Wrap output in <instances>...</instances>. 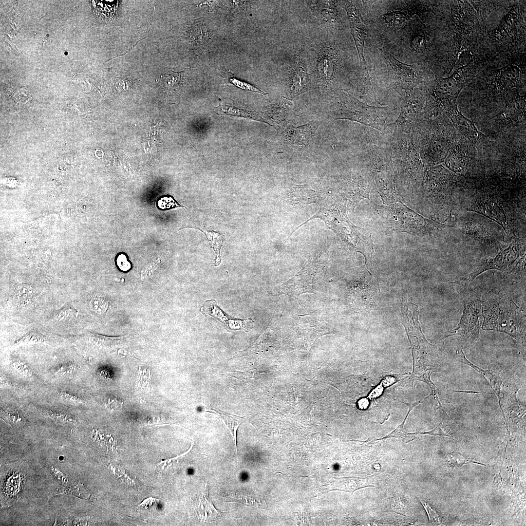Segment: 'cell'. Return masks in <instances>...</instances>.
<instances>
[{
  "label": "cell",
  "mask_w": 526,
  "mask_h": 526,
  "mask_svg": "<svg viewBox=\"0 0 526 526\" xmlns=\"http://www.w3.org/2000/svg\"><path fill=\"white\" fill-rule=\"evenodd\" d=\"M346 202L344 199L335 198L324 195L319 203V211L297 227L294 232L310 220L320 218L343 241L356 251L361 253L365 259L364 266L368 269H371L373 267L372 256L374 253L372 235H363L359 231L360 228L349 220L346 213Z\"/></svg>",
  "instance_id": "6da1fadb"
},
{
  "label": "cell",
  "mask_w": 526,
  "mask_h": 526,
  "mask_svg": "<svg viewBox=\"0 0 526 526\" xmlns=\"http://www.w3.org/2000/svg\"><path fill=\"white\" fill-rule=\"evenodd\" d=\"M484 330L505 333L526 343V315L507 295L491 294L482 301Z\"/></svg>",
  "instance_id": "7a4b0ae2"
},
{
  "label": "cell",
  "mask_w": 526,
  "mask_h": 526,
  "mask_svg": "<svg viewBox=\"0 0 526 526\" xmlns=\"http://www.w3.org/2000/svg\"><path fill=\"white\" fill-rule=\"evenodd\" d=\"M374 205L384 222L395 231L423 237L447 233L455 229L451 225L423 217L401 201L391 205Z\"/></svg>",
  "instance_id": "3957f363"
},
{
  "label": "cell",
  "mask_w": 526,
  "mask_h": 526,
  "mask_svg": "<svg viewBox=\"0 0 526 526\" xmlns=\"http://www.w3.org/2000/svg\"><path fill=\"white\" fill-rule=\"evenodd\" d=\"M418 306L405 303L401 308V320L410 342L413 359L412 378L421 376L433 366L439 357L436 344L429 343L423 334L418 320Z\"/></svg>",
  "instance_id": "277c9868"
},
{
  "label": "cell",
  "mask_w": 526,
  "mask_h": 526,
  "mask_svg": "<svg viewBox=\"0 0 526 526\" xmlns=\"http://www.w3.org/2000/svg\"><path fill=\"white\" fill-rule=\"evenodd\" d=\"M452 226L472 237L485 248H502L507 237L499 224L482 214L471 211H461L456 216Z\"/></svg>",
  "instance_id": "5b68a950"
},
{
  "label": "cell",
  "mask_w": 526,
  "mask_h": 526,
  "mask_svg": "<svg viewBox=\"0 0 526 526\" xmlns=\"http://www.w3.org/2000/svg\"><path fill=\"white\" fill-rule=\"evenodd\" d=\"M526 239L512 240L507 247L501 249L495 257L483 260L470 273L457 282L466 284L474 280L481 273L489 270H497L508 274L525 270Z\"/></svg>",
  "instance_id": "8992f818"
},
{
  "label": "cell",
  "mask_w": 526,
  "mask_h": 526,
  "mask_svg": "<svg viewBox=\"0 0 526 526\" xmlns=\"http://www.w3.org/2000/svg\"><path fill=\"white\" fill-rule=\"evenodd\" d=\"M474 59L462 66L451 75L436 80L430 92V103L434 111L445 109L456 103L461 91L470 81L472 74Z\"/></svg>",
  "instance_id": "52a82bcc"
},
{
  "label": "cell",
  "mask_w": 526,
  "mask_h": 526,
  "mask_svg": "<svg viewBox=\"0 0 526 526\" xmlns=\"http://www.w3.org/2000/svg\"><path fill=\"white\" fill-rule=\"evenodd\" d=\"M325 272L323 265L307 262L293 277L278 287V292L297 299L304 293H316L324 283Z\"/></svg>",
  "instance_id": "ba28073f"
},
{
  "label": "cell",
  "mask_w": 526,
  "mask_h": 526,
  "mask_svg": "<svg viewBox=\"0 0 526 526\" xmlns=\"http://www.w3.org/2000/svg\"><path fill=\"white\" fill-rule=\"evenodd\" d=\"M451 16L455 27L454 50L452 60L453 66L458 55L465 49L473 32L475 11L467 1H453L451 5Z\"/></svg>",
  "instance_id": "9c48e42d"
},
{
  "label": "cell",
  "mask_w": 526,
  "mask_h": 526,
  "mask_svg": "<svg viewBox=\"0 0 526 526\" xmlns=\"http://www.w3.org/2000/svg\"><path fill=\"white\" fill-rule=\"evenodd\" d=\"M462 315L457 326L448 336L460 335L470 340H476L483 322L482 300L478 296L471 295L465 297L462 301Z\"/></svg>",
  "instance_id": "30bf717a"
},
{
  "label": "cell",
  "mask_w": 526,
  "mask_h": 526,
  "mask_svg": "<svg viewBox=\"0 0 526 526\" xmlns=\"http://www.w3.org/2000/svg\"><path fill=\"white\" fill-rule=\"evenodd\" d=\"M345 8L349 20L351 34L359 58L363 82L368 93L373 98H375L376 95L370 81L368 69L363 53L364 42L368 36L367 29L362 21L358 10L352 3L348 1L346 3Z\"/></svg>",
  "instance_id": "8fae6325"
},
{
  "label": "cell",
  "mask_w": 526,
  "mask_h": 526,
  "mask_svg": "<svg viewBox=\"0 0 526 526\" xmlns=\"http://www.w3.org/2000/svg\"><path fill=\"white\" fill-rule=\"evenodd\" d=\"M391 84L398 91L411 90L421 79L413 65L401 62L391 54L382 51Z\"/></svg>",
  "instance_id": "7c38bea8"
},
{
  "label": "cell",
  "mask_w": 526,
  "mask_h": 526,
  "mask_svg": "<svg viewBox=\"0 0 526 526\" xmlns=\"http://www.w3.org/2000/svg\"><path fill=\"white\" fill-rule=\"evenodd\" d=\"M525 22L518 8L512 7L500 23L492 31V36L498 41L515 42L517 39L525 38Z\"/></svg>",
  "instance_id": "4fadbf2b"
},
{
  "label": "cell",
  "mask_w": 526,
  "mask_h": 526,
  "mask_svg": "<svg viewBox=\"0 0 526 526\" xmlns=\"http://www.w3.org/2000/svg\"><path fill=\"white\" fill-rule=\"evenodd\" d=\"M444 110L454 127L469 140L471 142H477L484 136V134L477 129L474 123L458 110L456 103L451 105Z\"/></svg>",
  "instance_id": "5bb4252c"
},
{
  "label": "cell",
  "mask_w": 526,
  "mask_h": 526,
  "mask_svg": "<svg viewBox=\"0 0 526 526\" xmlns=\"http://www.w3.org/2000/svg\"><path fill=\"white\" fill-rule=\"evenodd\" d=\"M451 150L450 143L443 138L432 139L424 149L425 160L430 167L445 161Z\"/></svg>",
  "instance_id": "9a60e30c"
},
{
  "label": "cell",
  "mask_w": 526,
  "mask_h": 526,
  "mask_svg": "<svg viewBox=\"0 0 526 526\" xmlns=\"http://www.w3.org/2000/svg\"><path fill=\"white\" fill-rule=\"evenodd\" d=\"M456 356L458 360L466 364L480 373L481 375L484 377L486 381L489 384L492 390L494 392L496 396H497L499 405L502 409V407L500 403V388L501 385L502 383V380L499 375H497L496 373L488 370H484L477 366L475 364L471 363L465 357V354L461 348H459L456 351Z\"/></svg>",
  "instance_id": "2e32d148"
},
{
  "label": "cell",
  "mask_w": 526,
  "mask_h": 526,
  "mask_svg": "<svg viewBox=\"0 0 526 526\" xmlns=\"http://www.w3.org/2000/svg\"><path fill=\"white\" fill-rule=\"evenodd\" d=\"M220 512L212 504L209 496V488L206 484L205 490L197 508L199 518L203 522H211L218 518Z\"/></svg>",
  "instance_id": "e0dca14e"
},
{
  "label": "cell",
  "mask_w": 526,
  "mask_h": 526,
  "mask_svg": "<svg viewBox=\"0 0 526 526\" xmlns=\"http://www.w3.org/2000/svg\"><path fill=\"white\" fill-rule=\"evenodd\" d=\"M324 194L320 192L305 188L304 186H296L288 196L290 202L297 204H309L319 203Z\"/></svg>",
  "instance_id": "ac0fdd59"
},
{
  "label": "cell",
  "mask_w": 526,
  "mask_h": 526,
  "mask_svg": "<svg viewBox=\"0 0 526 526\" xmlns=\"http://www.w3.org/2000/svg\"><path fill=\"white\" fill-rule=\"evenodd\" d=\"M286 137L291 144L297 146H306L312 139L314 133L311 125L288 129Z\"/></svg>",
  "instance_id": "d6986e66"
},
{
  "label": "cell",
  "mask_w": 526,
  "mask_h": 526,
  "mask_svg": "<svg viewBox=\"0 0 526 526\" xmlns=\"http://www.w3.org/2000/svg\"><path fill=\"white\" fill-rule=\"evenodd\" d=\"M520 70L515 65H509L499 70L491 79L497 85L503 87L512 86L520 79Z\"/></svg>",
  "instance_id": "ffe728a7"
},
{
  "label": "cell",
  "mask_w": 526,
  "mask_h": 526,
  "mask_svg": "<svg viewBox=\"0 0 526 526\" xmlns=\"http://www.w3.org/2000/svg\"><path fill=\"white\" fill-rule=\"evenodd\" d=\"M206 409L207 412H209L218 415L222 419L225 427L230 432V434L234 439L236 453H237L236 442L237 431L238 427L242 424L243 421V418L212 408H206Z\"/></svg>",
  "instance_id": "44dd1931"
},
{
  "label": "cell",
  "mask_w": 526,
  "mask_h": 526,
  "mask_svg": "<svg viewBox=\"0 0 526 526\" xmlns=\"http://www.w3.org/2000/svg\"><path fill=\"white\" fill-rule=\"evenodd\" d=\"M421 402V401H419L413 403H406V404H407L409 407V409L408 412L407 414L403 420V422L394 431L392 432L391 433H389L388 434L384 436L382 438L379 439H376V440L385 439L389 438H396L405 443H408L415 439V435L419 434V432L415 433L408 432L405 430L404 428V425L411 411L413 408V407H414L415 406H416Z\"/></svg>",
  "instance_id": "7402d4cb"
},
{
  "label": "cell",
  "mask_w": 526,
  "mask_h": 526,
  "mask_svg": "<svg viewBox=\"0 0 526 526\" xmlns=\"http://www.w3.org/2000/svg\"><path fill=\"white\" fill-rule=\"evenodd\" d=\"M447 169L455 174L464 175L466 171V164L462 156L453 149L450 150L445 160Z\"/></svg>",
  "instance_id": "603a6c76"
},
{
  "label": "cell",
  "mask_w": 526,
  "mask_h": 526,
  "mask_svg": "<svg viewBox=\"0 0 526 526\" xmlns=\"http://www.w3.org/2000/svg\"><path fill=\"white\" fill-rule=\"evenodd\" d=\"M308 80L306 72L303 69L297 70L294 74L291 86V91L293 96L299 94L304 89Z\"/></svg>",
  "instance_id": "cb8c5ba5"
},
{
  "label": "cell",
  "mask_w": 526,
  "mask_h": 526,
  "mask_svg": "<svg viewBox=\"0 0 526 526\" xmlns=\"http://www.w3.org/2000/svg\"><path fill=\"white\" fill-rule=\"evenodd\" d=\"M446 461L448 465L453 467H459L464 464L470 463H475L480 465L487 466L484 464L467 458L457 451L449 453L446 456Z\"/></svg>",
  "instance_id": "d4e9b609"
},
{
  "label": "cell",
  "mask_w": 526,
  "mask_h": 526,
  "mask_svg": "<svg viewBox=\"0 0 526 526\" xmlns=\"http://www.w3.org/2000/svg\"><path fill=\"white\" fill-rule=\"evenodd\" d=\"M432 371V370H428L421 376L414 378L413 380L423 381L428 385L431 391V395L433 396L434 399V407L435 410L436 409H441L444 411L437 394L436 387L430 379Z\"/></svg>",
  "instance_id": "484cf974"
},
{
  "label": "cell",
  "mask_w": 526,
  "mask_h": 526,
  "mask_svg": "<svg viewBox=\"0 0 526 526\" xmlns=\"http://www.w3.org/2000/svg\"><path fill=\"white\" fill-rule=\"evenodd\" d=\"M155 205L157 208L160 210H166L178 207H184L180 205L172 196L168 194L163 195L158 197L156 201Z\"/></svg>",
  "instance_id": "4316f807"
},
{
  "label": "cell",
  "mask_w": 526,
  "mask_h": 526,
  "mask_svg": "<svg viewBox=\"0 0 526 526\" xmlns=\"http://www.w3.org/2000/svg\"><path fill=\"white\" fill-rule=\"evenodd\" d=\"M115 263L119 270L128 272L132 267V264L128 255L124 252L118 253L115 258Z\"/></svg>",
  "instance_id": "83f0119b"
},
{
  "label": "cell",
  "mask_w": 526,
  "mask_h": 526,
  "mask_svg": "<svg viewBox=\"0 0 526 526\" xmlns=\"http://www.w3.org/2000/svg\"><path fill=\"white\" fill-rule=\"evenodd\" d=\"M3 413L7 419L14 424L21 425L25 422L23 416L16 409H6L3 411Z\"/></svg>",
  "instance_id": "f1b7e54d"
},
{
  "label": "cell",
  "mask_w": 526,
  "mask_h": 526,
  "mask_svg": "<svg viewBox=\"0 0 526 526\" xmlns=\"http://www.w3.org/2000/svg\"><path fill=\"white\" fill-rule=\"evenodd\" d=\"M332 60L330 58L325 57L322 59L319 65V71L320 74L325 78L332 76L333 70Z\"/></svg>",
  "instance_id": "f546056e"
},
{
  "label": "cell",
  "mask_w": 526,
  "mask_h": 526,
  "mask_svg": "<svg viewBox=\"0 0 526 526\" xmlns=\"http://www.w3.org/2000/svg\"><path fill=\"white\" fill-rule=\"evenodd\" d=\"M229 81L235 86L243 90L257 92L265 95L266 93L260 89L246 82L241 81L235 77L229 78Z\"/></svg>",
  "instance_id": "4dcf8cb0"
},
{
  "label": "cell",
  "mask_w": 526,
  "mask_h": 526,
  "mask_svg": "<svg viewBox=\"0 0 526 526\" xmlns=\"http://www.w3.org/2000/svg\"><path fill=\"white\" fill-rule=\"evenodd\" d=\"M161 76H162L164 81L169 85L175 86L181 80V72H175L170 70L167 73L161 75Z\"/></svg>",
  "instance_id": "1f68e13d"
},
{
  "label": "cell",
  "mask_w": 526,
  "mask_h": 526,
  "mask_svg": "<svg viewBox=\"0 0 526 526\" xmlns=\"http://www.w3.org/2000/svg\"><path fill=\"white\" fill-rule=\"evenodd\" d=\"M138 380L140 387L142 389L147 390L150 382V372L147 368L141 369L140 367Z\"/></svg>",
  "instance_id": "d6a6232c"
},
{
  "label": "cell",
  "mask_w": 526,
  "mask_h": 526,
  "mask_svg": "<svg viewBox=\"0 0 526 526\" xmlns=\"http://www.w3.org/2000/svg\"><path fill=\"white\" fill-rule=\"evenodd\" d=\"M90 305L93 310L98 313H104L108 307L107 302L103 299L99 297L93 298L90 302Z\"/></svg>",
  "instance_id": "836d02e7"
},
{
  "label": "cell",
  "mask_w": 526,
  "mask_h": 526,
  "mask_svg": "<svg viewBox=\"0 0 526 526\" xmlns=\"http://www.w3.org/2000/svg\"><path fill=\"white\" fill-rule=\"evenodd\" d=\"M76 369V365L73 363H67L59 366L55 373L56 375H62L72 373Z\"/></svg>",
  "instance_id": "e575fe53"
},
{
  "label": "cell",
  "mask_w": 526,
  "mask_h": 526,
  "mask_svg": "<svg viewBox=\"0 0 526 526\" xmlns=\"http://www.w3.org/2000/svg\"><path fill=\"white\" fill-rule=\"evenodd\" d=\"M422 505L427 511L429 521L432 523H440L438 515L436 512L427 503L420 500Z\"/></svg>",
  "instance_id": "d590c367"
},
{
  "label": "cell",
  "mask_w": 526,
  "mask_h": 526,
  "mask_svg": "<svg viewBox=\"0 0 526 526\" xmlns=\"http://www.w3.org/2000/svg\"><path fill=\"white\" fill-rule=\"evenodd\" d=\"M413 44L417 51H423L427 48V38L422 35L417 36L413 39Z\"/></svg>",
  "instance_id": "8d00e7d4"
},
{
  "label": "cell",
  "mask_w": 526,
  "mask_h": 526,
  "mask_svg": "<svg viewBox=\"0 0 526 526\" xmlns=\"http://www.w3.org/2000/svg\"><path fill=\"white\" fill-rule=\"evenodd\" d=\"M13 366L15 369L20 374L26 376H30V371L25 363L17 361L13 362Z\"/></svg>",
  "instance_id": "74e56055"
},
{
  "label": "cell",
  "mask_w": 526,
  "mask_h": 526,
  "mask_svg": "<svg viewBox=\"0 0 526 526\" xmlns=\"http://www.w3.org/2000/svg\"><path fill=\"white\" fill-rule=\"evenodd\" d=\"M158 500L153 498H149L145 500L141 504H140L138 507H141L142 508H144L146 509H151V508H155L157 506V502ZM154 509V508H153Z\"/></svg>",
  "instance_id": "f35d334b"
},
{
  "label": "cell",
  "mask_w": 526,
  "mask_h": 526,
  "mask_svg": "<svg viewBox=\"0 0 526 526\" xmlns=\"http://www.w3.org/2000/svg\"><path fill=\"white\" fill-rule=\"evenodd\" d=\"M60 394L61 397L68 401L72 403H76L80 401V399L77 395L68 392H61Z\"/></svg>",
  "instance_id": "ab89813d"
},
{
  "label": "cell",
  "mask_w": 526,
  "mask_h": 526,
  "mask_svg": "<svg viewBox=\"0 0 526 526\" xmlns=\"http://www.w3.org/2000/svg\"><path fill=\"white\" fill-rule=\"evenodd\" d=\"M384 388V386L380 382L379 385H377L370 392L368 396V398L374 399L378 397L382 394Z\"/></svg>",
  "instance_id": "60d3db41"
},
{
  "label": "cell",
  "mask_w": 526,
  "mask_h": 526,
  "mask_svg": "<svg viewBox=\"0 0 526 526\" xmlns=\"http://www.w3.org/2000/svg\"><path fill=\"white\" fill-rule=\"evenodd\" d=\"M48 413L49 415L53 417H56L57 418L61 419H67L69 416L66 414L65 413H63L61 412H57L53 410H50L48 412Z\"/></svg>",
  "instance_id": "b9f144b4"
},
{
  "label": "cell",
  "mask_w": 526,
  "mask_h": 526,
  "mask_svg": "<svg viewBox=\"0 0 526 526\" xmlns=\"http://www.w3.org/2000/svg\"><path fill=\"white\" fill-rule=\"evenodd\" d=\"M119 405L120 403L119 400L115 398H110L106 402V407L111 409L119 407Z\"/></svg>",
  "instance_id": "7bdbcfd3"
},
{
  "label": "cell",
  "mask_w": 526,
  "mask_h": 526,
  "mask_svg": "<svg viewBox=\"0 0 526 526\" xmlns=\"http://www.w3.org/2000/svg\"><path fill=\"white\" fill-rule=\"evenodd\" d=\"M396 382L395 378L391 376H386L381 382L384 388L389 387Z\"/></svg>",
  "instance_id": "ee69618b"
},
{
  "label": "cell",
  "mask_w": 526,
  "mask_h": 526,
  "mask_svg": "<svg viewBox=\"0 0 526 526\" xmlns=\"http://www.w3.org/2000/svg\"><path fill=\"white\" fill-rule=\"evenodd\" d=\"M42 339V337L41 336L40 337V336H38V335H33V336H27L25 337L24 338H21L19 340V341H38V340L40 341Z\"/></svg>",
  "instance_id": "f6af8a7d"
},
{
  "label": "cell",
  "mask_w": 526,
  "mask_h": 526,
  "mask_svg": "<svg viewBox=\"0 0 526 526\" xmlns=\"http://www.w3.org/2000/svg\"><path fill=\"white\" fill-rule=\"evenodd\" d=\"M358 405L359 407L361 409H364L367 408L368 407V405H369L368 398H362L361 399H360L359 401V402L358 403Z\"/></svg>",
  "instance_id": "bcb514c9"
},
{
  "label": "cell",
  "mask_w": 526,
  "mask_h": 526,
  "mask_svg": "<svg viewBox=\"0 0 526 526\" xmlns=\"http://www.w3.org/2000/svg\"><path fill=\"white\" fill-rule=\"evenodd\" d=\"M452 391L453 392H458L470 393V394H492V393H490L479 392H476V391H460V390H458V391L457 390H452Z\"/></svg>",
  "instance_id": "7dc6e473"
}]
</instances>
